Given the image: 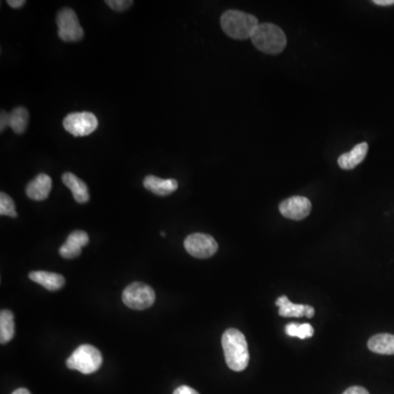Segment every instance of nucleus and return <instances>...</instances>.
Returning <instances> with one entry per match:
<instances>
[{"mask_svg":"<svg viewBox=\"0 0 394 394\" xmlns=\"http://www.w3.org/2000/svg\"><path fill=\"white\" fill-rule=\"evenodd\" d=\"M222 348L225 352L226 363L231 370H244L250 361L248 343L242 332L237 329H228L222 339Z\"/></svg>","mask_w":394,"mask_h":394,"instance_id":"f257e3e1","label":"nucleus"},{"mask_svg":"<svg viewBox=\"0 0 394 394\" xmlns=\"http://www.w3.org/2000/svg\"><path fill=\"white\" fill-rule=\"evenodd\" d=\"M222 29L228 37L235 39H248L252 37L260 22L253 15L238 10H228L220 18Z\"/></svg>","mask_w":394,"mask_h":394,"instance_id":"f03ea898","label":"nucleus"},{"mask_svg":"<svg viewBox=\"0 0 394 394\" xmlns=\"http://www.w3.org/2000/svg\"><path fill=\"white\" fill-rule=\"evenodd\" d=\"M251 41L261 52L269 55H277L285 50L287 45L286 34L276 24L264 22L256 28Z\"/></svg>","mask_w":394,"mask_h":394,"instance_id":"7ed1b4c3","label":"nucleus"},{"mask_svg":"<svg viewBox=\"0 0 394 394\" xmlns=\"http://www.w3.org/2000/svg\"><path fill=\"white\" fill-rule=\"evenodd\" d=\"M102 355L98 348L92 345H81L66 361L68 368L80 371L84 375H90L99 370L101 367Z\"/></svg>","mask_w":394,"mask_h":394,"instance_id":"20e7f679","label":"nucleus"},{"mask_svg":"<svg viewBox=\"0 0 394 394\" xmlns=\"http://www.w3.org/2000/svg\"><path fill=\"white\" fill-rule=\"evenodd\" d=\"M124 305L134 310H145L152 307L156 301V294L149 285L133 283L128 285L122 295Z\"/></svg>","mask_w":394,"mask_h":394,"instance_id":"39448f33","label":"nucleus"},{"mask_svg":"<svg viewBox=\"0 0 394 394\" xmlns=\"http://www.w3.org/2000/svg\"><path fill=\"white\" fill-rule=\"evenodd\" d=\"M58 37L64 42H78L84 37V32L80 26L76 12L71 8H63L56 16Z\"/></svg>","mask_w":394,"mask_h":394,"instance_id":"423d86ee","label":"nucleus"},{"mask_svg":"<svg viewBox=\"0 0 394 394\" xmlns=\"http://www.w3.org/2000/svg\"><path fill=\"white\" fill-rule=\"evenodd\" d=\"M64 128L75 137H84L93 133L99 125L98 118L91 112H76L68 114L63 122Z\"/></svg>","mask_w":394,"mask_h":394,"instance_id":"0eeeda50","label":"nucleus"},{"mask_svg":"<svg viewBox=\"0 0 394 394\" xmlns=\"http://www.w3.org/2000/svg\"><path fill=\"white\" fill-rule=\"evenodd\" d=\"M184 248L194 258L208 259L216 254L218 243L212 235L206 233H192L184 241Z\"/></svg>","mask_w":394,"mask_h":394,"instance_id":"6e6552de","label":"nucleus"},{"mask_svg":"<svg viewBox=\"0 0 394 394\" xmlns=\"http://www.w3.org/2000/svg\"><path fill=\"white\" fill-rule=\"evenodd\" d=\"M311 209V202L303 196H293L280 204V214L288 220H305L310 215Z\"/></svg>","mask_w":394,"mask_h":394,"instance_id":"1a4fd4ad","label":"nucleus"},{"mask_svg":"<svg viewBox=\"0 0 394 394\" xmlns=\"http://www.w3.org/2000/svg\"><path fill=\"white\" fill-rule=\"evenodd\" d=\"M89 243V235L86 231L76 230L68 235L67 240L60 248V254L64 259H76L81 254V249Z\"/></svg>","mask_w":394,"mask_h":394,"instance_id":"9d476101","label":"nucleus"},{"mask_svg":"<svg viewBox=\"0 0 394 394\" xmlns=\"http://www.w3.org/2000/svg\"><path fill=\"white\" fill-rule=\"evenodd\" d=\"M277 307H280V316L285 318H312L314 316V308L312 305H298L293 303L288 299L287 296H282L276 301Z\"/></svg>","mask_w":394,"mask_h":394,"instance_id":"9b49d317","label":"nucleus"},{"mask_svg":"<svg viewBox=\"0 0 394 394\" xmlns=\"http://www.w3.org/2000/svg\"><path fill=\"white\" fill-rule=\"evenodd\" d=\"M52 190V179L45 173L37 175L26 186V194L33 201H44Z\"/></svg>","mask_w":394,"mask_h":394,"instance_id":"f8f14e48","label":"nucleus"},{"mask_svg":"<svg viewBox=\"0 0 394 394\" xmlns=\"http://www.w3.org/2000/svg\"><path fill=\"white\" fill-rule=\"evenodd\" d=\"M144 186L156 195L167 196L178 190L179 183L175 179H160L154 175H147L144 179Z\"/></svg>","mask_w":394,"mask_h":394,"instance_id":"ddd939ff","label":"nucleus"},{"mask_svg":"<svg viewBox=\"0 0 394 394\" xmlns=\"http://www.w3.org/2000/svg\"><path fill=\"white\" fill-rule=\"evenodd\" d=\"M368 152V144L361 143L356 145L350 152H345L337 159L339 168L343 170H352L357 165H361L365 160L366 156Z\"/></svg>","mask_w":394,"mask_h":394,"instance_id":"4468645a","label":"nucleus"},{"mask_svg":"<svg viewBox=\"0 0 394 394\" xmlns=\"http://www.w3.org/2000/svg\"><path fill=\"white\" fill-rule=\"evenodd\" d=\"M64 184L71 190L73 199L77 203L84 204L89 201L90 195L88 186L84 181L71 172H65L62 177Z\"/></svg>","mask_w":394,"mask_h":394,"instance_id":"2eb2a0df","label":"nucleus"},{"mask_svg":"<svg viewBox=\"0 0 394 394\" xmlns=\"http://www.w3.org/2000/svg\"><path fill=\"white\" fill-rule=\"evenodd\" d=\"M30 280L41 285L47 290H58L63 288L65 285V278L63 275L52 271H34L29 274Z\"/></svg>","mask_w":394,"mask_h":394,"instance_id":"dca6fc26","label":"nucleus"},{"mask_svg":"<svg viewBox=\"0 0 394 394\" xmlns=\"http://www.w3.org/2000/svg\"><path fill=\"white\" fill-rule=\"evenodd\" d=\"M368 348L380 355H394V335H373L368 341Z\"/></svg>","mask_w":394,"mask_h":394,"instance_id":"f3484780","label":"nucleus"},{"mask_svg":"<svg viewBox=\"0 0 394 394\" xmlns=\"http://www.w3.org/2000/svg\"><path fill=\"white\" fill-rule=\"evenodd\" d=\"M15 337V316L10 310H3L0 314V342H10Z\"/></svg>","mask_w":394,"mask_h":394,"instance_id":"a211bd4d","label":"nucleus"},{"mask_svg":"<svg viewBox=\"0 0 394 394\" xmlns=\"http://www.w3.org/2000/svg\"><path fill=\"white\" fill-rule=\"evenodd\" d=\"M10 115V127L16 134H24L29 124V112L26 107H18L13 109Z\"/></svg>","mask_w":394,"mask_h":394,"instance_id":"6ab92c4d","label":"nucleus"},{"mask_svg":"<svg viewBox=\"0 0 394 394\" xmlns=\"http://www.w3.org/2000/svg\"><path fill=\"white\" fill-rule=\"evenodd\" d=\"M285 331H286V334L288 337H298L301 339H309V337H314V328L309 323H290L286 327Z\"/></svg>","mask_w":394,"mask_h":394,"instance_id":"aec40b11","label":"nucleus"},{"mask_svg":"<svg viewBox=\"0 0 394 394\" xmlns=\"http://www.w3.org/2000/svg\"><path fill=\"white\" fill-rule=\"evenodd\" d=\"M0 215L16 218L18 216L16 212V205L8 194L0 193Z\"/></svg>","mask_w":394,"mask_h":394,"instance_id":"412c9836","label":"nucleus"},{"mask_svg":"<svg viewBox=\"0 0 394 394\" xmlns=\"http://www.w3.org/2000/svg\"><path fill=\"white\" fill-rule=\"evenodd\" d=\"M105 3L113 10L120 12V11L129 8L133 5L134 1H132V0H107Z\"/></svg>","mask_w":394,"mask_h":394,"instance_id":"4be33fe9","label":"nucleus"},{"mask_svg":"<svg viewBox=\"0 0 394 394\" xmlns=\"http://www.w3.org/2000/svg\"><path fill=\"white\" fill-rule=\"evenodd\" d=\"M7 127H10V115L6 111H1V115H0V131L3 132Z\"/></svg>","mask_w":394,"mask_h":394,"instance_id":"5701e85b","label":"nucleus"},{"mask_svg":"<svg viewBox=\"0 0 394 394\" xmlns=\"http://www.w3.org/2000/svg\"><path fill=\"white\" fill-rule=\"evenodd\" d=\"M173 394H199L196 390L192 389L188 386H179L178 389H175Z\"/></svg>","mask_w":394,"mask_h":394,"instance_id":"b1692460","label":"nucleus"},{"mask_svg":"<svg viewBox=\"0 0 394 394\" xmlns=\"http://www.w3.org/2000/svg\"><path fill=\"white\" fill-rule=\"evenodd\" d=\"M343 394H369V392L363 386H352L348 388Z\"/></svg>","mask_w":394,"mask_h":394,"instance_id":"393cba45","label":"nucleus"},{"mask_svg":"<svg viewBox=\"0 0 394 394\" xmlns=\"http://www.w3.org/2000/svg\"><path fill=\"white\" fill-rule=\"evenodd\" d=\"M7 3L10 6L11 8L18 9L24 7L26 5V1L24 0H8Z\"/></svg>","mask_w":394,"mask_h":394,"instance_id":"a878e982","label":"nucleus"},{"mask_svg":"<svg viewBox=\"0 0 394 394\" xmlns=\"http://www.w3.org/2000/svg\"><path fill=\"white\" fill-rule=\"evenodd\" d=\"M375 5L377 6H392L394 5V0H373Z\"/></svg>","mask_w":394,"mask_h":394,"instance_id":"bb28decb","label":"nucleus"},{"mask_svg":"<svg viewBox=\"0 0 394 394\" xmlns=\"http://www.w3.org/2000/svg\"><path fill=\"white\" fill-rule=\"evenodd\" d=\"M11 394H31L29 390L24 389V388H20V389H17L16 391H13Z\"/></svg>","mask_w":394,"mask_h":394,"instance_id":"cd10ccee","label":"nucleus"},{"mask_svg":"<svg viewBox=\"0 0 394 394\" xmlns=\"http://www.w3.org/2000/svg\"><path fill=\"white\" fill-rule=\"evenodd\" d=\"M160 235H161L162 237H165V233H163V231H162V233H160Z\"/></svg>","mask_w":394,"mask_h":394,"instance_id":"c85d7f7f","label":"nucleus"}]
</instances>
